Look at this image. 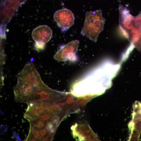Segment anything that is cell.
I'll use <instances>...</instances> for the list:
<instances>
[{
	"instance_id": "cell-1",
	"label": "cell",
	"mask_w": 141,
	"mask_h": 141,
	"mask_svg": "<svg viewBox=\"0 0 141 141\" xmlns=\"http://www.w3.org/2000/svg\"><path fill=\"white\" fill-rule=\"evenodd\" d=\"M105 20L101 9L87 12L81 34L96 42L99 35L103 30Z\"/></svg>"
},
{
	"instance_id": "cell-2",
	"label": "cell",
	"mask_w": 141,
	"mask_h": 141,
	"mask_svg": "<svg viewBox=\"0 0 141 141\" xmlns=\"http://www.w3.org/2000/svg\"><path fill=\"white\" fill-rule=\"evenodd\" d=\"M17 81L28 84L34 87H47L42 81L40 74L32 62L25 64L17 75Z\"/></svg>"
},
{
	"instance_id": "cell-3",
	"label": "cell",
	"mask_w": 141,
	"mask_h": 141,
	"mask_svg": "<svg viewBox=\"0 0 141 141\" xmlns=\"http://www.w3.org/2000/svg\"><path fill=\"white\" fill-rule=\"evenodd\" d=\"M79 44V40H75L62 46L55 54L54 58L58 61L69 60L72 62H76L78 60L76 53Z\"/></svg>"
},
{
	"instance_id": "cell-4",
	"label": "cell",
	"mask_w": 141,
	"mask_h": 141,
	"mask_svg": "<svg viewBox=\"0 0 141 141\" xmlns=\"http://www.w3.org/2000/svg\"><path fill=\"white\" fill-rule=\"evenodd\" d=\"M66 94L54 90L48 86L45 87H34L26 103L33 101H54Z\"/></svg>"
},
{
	"instance_id": "cell-5",
	"label": "cell",
	"mask_w": 141,
	"mask_h": 141,
	"mask_svg": "<svg viewBox=\"0 0 141 141\" xmlns=\"http://www.w3.org/2000/svg\"><path fill=\"white\" fill-rule=\"evenodd\" d=\"M119 24L125 37L128 38L134 27V16L130 13L129 11L122 5L119 6Z\"/></svg>"
},
{
	"instance_id": "cell-6",
	"label": "cell",
	"mask_w": 141,
	"mask_h": 141,
	"mask_svg": "<svg viewBox=\"0 0 141 141\" xmlns=\"http://www.w3.org/2000/svg\"><path fill=\"white\" fill-rule=\"evenodd\" d=\"M54 18L63 31L67 30L74 24V15L71 10L66 8L56 11L54 14Z\"/></svg>"
},
{
	"instance_id": "cell-7",
	"label": "cell",
	"mask_w": 141,
	"mask_h": 141,
	"mask_svg": "<svg viewBox=\"0 0 141 141\" xmlns=\"http://www.w3.org/2000/svg\"><path fill=\"white\" fill-rule=\"evenodd\" d=\"M34 88L28 84L17 81V83L14 87L16 101L18 102L26 103L32 92Z\"/></svg>"
},
{
	"instance_id": "cell-8",
	"label": "cell",
	"mask_w": 141,
	"mask_h": 141,
	"mask_svg": "<svg viewBox=\"0 0 141 141\" xmlns=\"http://www.w3.org/2000/svg\"><path fill=\"white\" fill-rule=\"evenodd\" d=\"M52 34L51 29L46 25L39 26L33 31L32 36L36 43L45 44L51 39Z\"/></svg>"
},
{
	"instance_id": "cell-9",
	"label": "cell",
	"mask_w": 141,
	"mask_h": 141,
	"mask_svg": "<svg viewBox=\"0 0 141 141\" xmlns=\"http://www.w3.org/2000/svg\"><path fill=\"white\" fill-rule=\"evenodd\" d=\"M128 39L134 47L141 52V13L134 17V27Z\"/></svg>"
},
{
	"instance_id": "cell-10",
	"label": "cell",
	"mask_w": 141,
	"mask_h": 141,
	"mask_svg": "<svg viewBox=\"0 0 141 141\" xmlns=\"http://www.w3.org/2000/svg\"><path fill=\"white\" fill-rule=\"evenodd\" d=\"M20 4V0H15L5 4L1 15V21L3 23L5 24L9 21Z\"/></svg>"
},
{
	"instance_id": "cell-11",
	"label": "cell",
	"mask_w": 141,
	"mask_h": 141,
	"mask_svg": "<svg viewBox=\"0 0 141 141\" xmlns=\"http://www.w3.org/2000/svg\"><path fill=\"white\" fill-rule=\"evenodd\" d=\"M79 97L77 101V104L80 106L85 105L87 103L88 98L85 96L80 97Z\"/></svg>"
},
{
	"instance_id": "cell-12",
	"label": "cell",
	"mask_w": 141,
	"mask_h": 141,
	"mask_svg": "<svg viewBox=\"0 0 141 141\" xmlns=\"http://www.w3.org/2000/svg\"><path fill=\"white\" fill-rule=\"evenodd\" d=\"M66 103L68 104L72 103L74 102V98L72 95L68 93L66 97Z\"/></svg>"
},
{
	"instance_id": "cell-13",
	"label": "cell",
	"mask_w": 141,
	"mask_h": 141,
	"mask_svg": "<svg viewBox=\"0 0 141 141\" xmlns=\"http://www.w3.org/2000/svg\"><path fill=\"white\" fill-rule=\"evenodd\" d=\"M45 44H42L35 42L34 44L35 49L38 52L44 49L45 48Z\"/></svg>"
},
{
	"instance_id": "cell-14",
	"label": "cell",
	"mask_w": 141,
	"mask_h": 141,
	"mask_svg": "<svg viewBox=\"0 0 141 141\" xmlns=\"http://www.w3.org/2000/svg\"><path fill=\"white\" fill-rule=\"evenodd\" d=\"M57 107L59 111H60L64 107V103L59 102L56 103Z\"/></svg>"
},
{
	"instance_id": "cell-15",
	"label": "cell",
	"mask_w": 141,
	"mask_h": 141,
	"mask_svg": "<svg viewBox=\"0 0 141 141\" xmlns=\"http://www.w3.org/2000/svg\"><path fill=\"white\" fill-rule=\"evenodd\" d=\"M15 0H2L1 3L3 4H4L6 2H9Z\"/></svg>"
},
{
	"instance_id": "cell-16",
	"label": "cell",
	"mask_w": 141,
	"mask_h": 141,
	"mask_svg": "<svg viewBox=\"0 0 141 141\" xmlns=\"http://www.w3.org/2000/svg\"><path fill=\"white\" fill-rule=\"evenodd\" d=\"M26 0H20V4H22V3H23Z\"/></svg>"
}]
</instances>
